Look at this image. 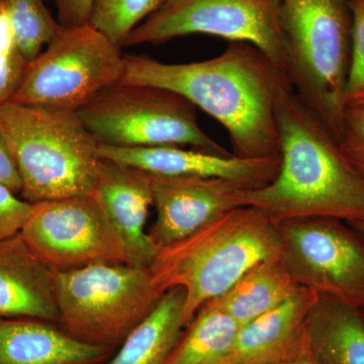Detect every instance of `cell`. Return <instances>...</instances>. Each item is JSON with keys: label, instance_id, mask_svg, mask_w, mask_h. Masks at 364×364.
Returning <instances> with one entry per match:
<instances>
[{"label": "cell", "instance_id": "cell-1", "mask_svg": "<svg viewBox=\"0 0 364 364\" xmlns=\"http://www.w3.org/2000/svg\"><path fill=\"white\" fill-rule=\"evenodd\" d=\"M124 59L119 83L155 86L186 98L226 129L236 156L279 154L275 111L280 93L291 86L255 46L231 42L220 56L191 63Z\"/></svg>", "mask_w": 364, "mask_h": 364}, {"label": "cell", "instance_id": "cell-2", "mask_svg": "<svg viewBox=\"0 0 364 364\" xmlns=\"http://www.w3.org/2000/svg\"><path fill=\"white\" fill-rule=\"evenodd\" d=\"M275 117L279 172L267 186L241 189L242 207L257 208L277 225L312 218L364 221V177L291 87L280 93Z\"/></svg>", "mask_w": 364, "mask_h": 364}, {"label": "cell", "instance_id": "cell-3", "mask_svg": "<svg viewBox=\"0 0 364 364\" xmlns=\"http://www.w3.org/2000/svg\"><path fill=\"white\" fill-rule=\"evenodd\" d=\"M279 226L261 210L239 207L198 232L158 249L149 269L161 294L186 293V328L200 306L229 291L262 261L280 257Z\"/></svg>", "mask_w": 364, "mask_h": 364}, {"label": "cell", "instance_id": "cell-4", "mask_svg": "<svg viewBox=\"0 0 364 364\" xmlns=\"http://www.w3.org/2000/svg\"><path fill=\"white\" fill-rule=\"evenodd\" d=\"M280 26L287 82L339 143L351 61L348 0H282Z\"/></svg>", "mask_w": 364, "mask_h": 364}, {"label": "cell", "instance_id": "cell-5", "mask_svg": "<svg viewBox=\"0 0 364 364\" xmlns=\"http://www.w3.org/2000/svg\"><path fill=\"white\" fill-rule=\"evenodd\" d=\"M21 196L37 203L92 195L100 143L77 112L6 102L0 105Z\"/></svg>", "mask_w": 364, "mask_h": 364}, {"label": "cell", "instance_id": "cell-6", "mask_svg": "<svg viewBox=\"0 0 364 364\" xmlns=\"http://www.w3.org/2000/svg\"><path fill=\"white\" fill-rule=\"evenodd\" d=\"M52 282L60 327L80 341L114 351L163 294L149 268L127 263L52 272Z\"/></svg>", "mask_w": 364, "mask_h": 364}, {"label": "cell", "instance_id": "cell-7", "mask_svg": "<svg viewBox=\"0 0 364 364\" xmlns=\"http://www.w3.org/2000/svg\"><path fill=\"white\" fill-rule=\"evenodd\" d=\"M77 114L100 144L114 147L191 146L231 155L198 123L196 107L173 91L117 83L98 92Z\"/></svg>", "mask_w": 364, "mask_h": 364}, {"label": "cell", "instance_id": "cell-8", "mask_svg": "<svg viewBox=\"0 0 364 364\" xmlns=\"http://www.w3.org/2000/svg\"><path fill=\"white\" fill-rule=\"evenodd\" d=\"M122 47L90 23L60 28L9 102L77 112L123 78Z\"/></svg>", "mask_w": 364, "mask_h": 364}, {"label": "cell", "instance_id": "cell-9", "mask_svg": "<svg viewBox=\"0 0 364 364\" xmlns=\"http://www.w3.org/2000/svg\"><path fill=\"white\" fill-rule=\"evenodd\" d=\"M280 0H165L132 31L123 47L162 44L189 35L215 36L259 49L286 77Z\"/></svg>", "mask_w": 364, "mask_h": 364}, {"label": "cell", "instance_id": "cell-10", "mask_svg": "<svg viewBox=\"0 0 364 364\" xmlns=\"http://www.w3.org/2000/svg\"><path fill=\"white\" fill-rule=\"evenodd\" d=\"M280 258L299 287L364 308V238L336 219L280 223Z\"/></svg>", "mask_w": 364, "mask_h": 364}, {"label": "cell", "instance_id": "cell-11", "mask_svg": "<svg viewBox=\"0 0 364 364\" xmlns=\"http://www.w3.org/2000/svg\"><path fill=\"white\" fill-rule=\"evenodd\" d=\"M20 235L51 272L127 263L124 249L92 195L33 203Z\"/></svg>", "mask_w": 364, "mask_h": 364}, {"label": "cell", "instance_id": "cell-12", "mask_svg": "<svg viewBox=\"0 0 364 364\" xmlns=\"http://www.w3.org/2000/svg\"><path fill=\"white\" fill-rule=\"evenodd\" d=\"M156 220L148 231L158 248L182 240L242 207L236 182L205 177L151 176ZM248 189V188H247Z\"/></svg>", "mask_w": 364, "mask_h": 364}, {"label": "cell", "instance_id": "cell-13", "mask_svg": "<svg viewBox=\"0 0 364 364\" xmlns=\"http://www.w3.org/2000/svg\"><path fill=\"white\" fill-rule=\"evenodd\" d=\"M98 153L100 158L135 167L150 176L221 178L248 189L270 183L280 165L279 154L245 158L182 146L124 148L100 144Z\"/></svg>", "mask_w": 364, "mask_h": 364}, {"label": "cell", "instance_id": "cell-14", "mask_svg": "<svg viewBox=\"0 0 364 364\" xmlns=\"http://www.w3.org/2000/svg\"><path fill=\"white\" fill-rule=\"evenodd\" d=\"M92 196L124 249L127 264L149 268L159 249L146 232L153 207L150 174L100 158Z\"/></svg>", "mask_w": 364, "mask_h": 364}, {"label": "cell", "instance_id": "cell-15", "mask_svg": "<svg viewBox=\"0 0 364 364\" xmlns=\"http://www.w3.org/2000/svg\"><path fill=\"white\" fill-rule=\"evenodd\" d=\"M317 298L301 287L282 305L241 326L223 364H274L298 353L306 347V318Z\"/></svg>", "mask_w": 364, "mask_h": 364}, {"label": "cell", "instance_id": "cell-16", "mask_svg": "<svg viewBox=\"0 0 364 364\" xmlns=\"http://www.w3.org/2000/svg\"><path fill=\"white\" fill-rule=\"evenodd\" d=\"M114 353L80 341L55 323L0 318V364H107Z\"/></svg>", "mask_w": 364, "mask_h": 364}, {"label": "cell", "instance_id": "cell-17", "mask_svg": "<svg viewBox=\"0 0 364 364\" xmlns=\"http://www.w3.org/2000/svg\"><path fill=\"white\" fill-rule=\"evenodd\" d=\"M13 318L59 324L52 272L20 233L0 241V318Z\"/></svg>", "mask_w": 364, "mask_h": 364}, {"label": "cell", "instance_id": "cell-18", "mask_svg": "<svg viewBox=\"0 0 364 364\" xmlns=\"http://www.w3.org/2000/svg\"><path fill=\"white\" fill-rule=\"evenodd\" d=\"M306 336L318 364H364V308L318 294Z\"/></svg>", "mask_w": 364, "mask_h": 364}, {"label": "cell", "instance_id": "cell-19", "mask_svg": "<svg viewBox=\"0 0 364 364\" xmlns=\"http://www.w3.org/2000/svg\"><path fill=\"white\" fill-rule=\"evenodd\" d=\"M184 301L181 287L165 291L107 364H164L186 329Z\"/></svg>", "mask_w": 364, "mask_h": 364}, {"label": "cell", "instance_id": "cell-20", "mask_svg": "<svg viewBox=\"0 0 364 364\" xmlns=\"http://www.w3.org/2000/svg\"><path fill=\"white\" fill-rule=\"evenodd\" d=\"M299 287L277 257L258 263L229 291L210 301L243 326L282 305Z\"/></svg>", "mask_w": 364, "mask_h": 364}, {"label": "cell", "instance_id": "cell-21", "mask_svg": "<svg viewBox=\"0 0 364 364\" xmlns=\"http://www.w3.org/2000/svg\"><path fill=\"white\" fill-rule=\"evenodd\" d=\"M240 327L208 301L184 329L164 364H223L233 349Z\"/></svg>", "mask_w": 364, "mask_h": 364}, {"label": "cell", "instance_id": "cell-22", "mask_svg": "<svg viewBox=\"0 0 364 364\" xmlns=\"http://www.w3.org/2000/svg\"><path fill=\"white\" fill-rule=\"evenodd\" d=\"M45 1L0 0V13L9 21L18 50L28 62L37 58L60 28Z\"/></svg>", "mask_w": 364, "mask_h": 364}, {"label": "cell", "instance_id": "cell-23", "mask_svg": "<svg viewBox=\"0 0 364 364\" xmlns=\"http://www.w3.org/2000/svg\"><path fill=\"white\" fill-rule=\"evenodd\" d=\"M164 2L165 0H95L90 25L123 48L132 31Z\"/></svg>", "mask_w": 364, "mask_h": 364}, {"label": "cell", "instance_id": "cell-24", "mask_svg": "<svg viewBox=\"0 0 364 364\" xmlns=\"http://www.w3.org/2000/svg\"><path fill=\"white\" fill-rule=\"evenodd\" d=\"M28 64L18 50L9 21L0 13V105L14 97Z\"/></svg>", "mask_w": 364, "mask_h": 364}, {"label": "cell", "instance_id": "cell-25", "mask_svg": "<svg viewBox=\"0 0 364 364\" xmlns=\"http://www.w3.org/2000/svg\"><path fill=\"white\" fill-rule=\"evenodd\" d=\"M352 16L350 68L345 90V105L364 107V0H348Z\"/></svg>", "mask_w": 364, "mask_h": 364}, {"label": "cell", "instance_id": "cell-26", "mask_svg": "<svg viewBox=\"0 0 364 364\" xmlns=\"http://www.w3.org/2000/svg\"><path fill=\"white\" fill-rule=\"evenodd\" d=\"M339 147L344 156L364 177V107H348L345 111Z\"/></svg>", "mask_w": 364, "mask_h": 364}, {"label": "cell", "instance_id": "cell-27", "mask_svg": "<svg viewBox=\"0 0 364 364\" xmlns=\"http://www.w3.org/2000/svg\"><path fill=\"white\" fill-rule=\"evenodd\" d=\"M32 205L0 183V241L20 233Z\"/></svg>", "mask_w": 364, "mask_h": 364}, {"label": "cell", "instance_id": "cell-28", "mask_svg": "<svg viewBox=\"0 0 364 364\" xmlns=\"http://www.w3.org/2000/svg\"><path fill=\"white\" fill-rule=\"evenodd\" d=\"M54 4L57 21L63 26H80L90 23L95 0H46Z\"/></svg>", "mask_w": 364, "mask_h": 364}, {"label": "cell", "instance_id": "cell-29", "mask_svg": "<svg viewBox=\"0 0 364 364\" xmlns=\"http://www.w3.org/2000/svg\"><path fill=\"white\" fill-rule=\"evenodd\" d=\"M0 183L11 189L16 195H21L20 176L9 149L6 131L1 121H0Z\"/></svg>", "mask_w": 364, "mask_h": 364}, {"label": "cell", "instance_id": "cell-30", "mask_svg": "<svg viewBox=\"0 0 364 364\" xmlns=\"http://www.w3.org/2000/svg\"><path fill=\"white\" fill-rule=\"evenodd\" d=\"M274 364H318L317 361L314 359L312 354L310 353L308 349V345H306L305 348L301 349L298 353L291 356V358L284 359V360L279 361Z\"/></svg>", "mask_w": 364, "mask_h": 364}, {"label": "cell", "instance_id": "cell-31", "mask_svg": "<svg viewBox=\"0 0 364 364\" xmlns=\"http://www.w3.org/2000/svg\"><path fill=\"white\" fill-rule=\"evenodd\" d=\"M349 225L364 238V221L349 223Z\"/></svg>", "mask_w": 364, "mask_h": 364}, {"label": "cell", "instance_id": "cell-32", "mask_svg": "<svg viewBox=\"0 0 364 364\" xmlns=\"http://www.w3.org/2000/svg\"><path fill=\"white\" fill-rule=\"evenodd\" d=\"M280 1H282V0H280Z\"/></svg>", "mask_w": 364, "mask_h": 364}]
</instances>
